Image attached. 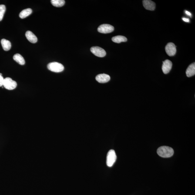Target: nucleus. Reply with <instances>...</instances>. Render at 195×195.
I'll return each instance as SVG.
<instances>
[{"label": "nucleus", "mask_w": 195, "mask_h": 195, "mask_svg": "<svg viewBox=\"0 0 195 195\" xmlns=\"http://www.w3.org/2000/svg\"><path fill=\"white\" fill-rule=\"evenodd\" d=\"M158 155L160 157L164 158H170L174 154V150L172 148L167 146H162L158 149Z\"/></svg>", "instance_id": "f257e3e1"}, {"label": "nucleus", "mask_w": 195, "mask_h": 195, "mask_svg": "<svg viewBox=\"0 0 195 195\" xmlns=\"http://www.w3.org/2000/svg\"><path fill=\"white\" fill-rule=\"evenodd\" d=\"M48 68L52 72L59 73L62 72L64 69L63 65L59 63L53 62L48 64Z\"/></svg>", "instance_id": "f03ea898"}, {"label": "nucleus", "mask_w": 195, "mask_h": 195, "mask_svg": "<svg viewBox=\"0 0 195 195\" xmlns=\"http://www.w3.org/2000/svg\"><path fill=\"white\" fill-rule=\"evenodd\" d=\"M117 156L113 150H111L107 153V156L106 164L109 167H111L116 162Z\"/></svg>", "instance_id": "7ed1b4c3"}, {"label": "nucleus", "mask_w": 195, "mask_h": 195, "mask_svg": "<svg viewBox=\"0 0 195 195\" xmlns=\"http://www.w3.org/2000/svg\"><path fill=\"white\" fill-rule=\"evenodd\" d=\"M17 85L16 82L11 78L7 77L4 79L3 86L5 89L8 90H12L16 88Z\"/></svg>", "instance_id": "20e7f679"}, {"label": "nucleus", "mask_w": 195, "mask_h": 195, "mask_svg": "<svg viewBox=\"0 0 195 195\" xmlns=\"http://www.w3.org/2000/svg\"><path fill=\"white\" fill-rule=\"evenodd\" d=\"M98 32L102 33H109L113 32L114 28L109 24H102L98 28Z\"/></svg>", "instance_id": "39448f33"}, {"label": "nucleus", "mask_w": 195, "mask_h": 195, "mask_svg": "<svg viewBox=\"0 0 195 195\" xmlns=\"http://www.w3.org/2000/svg\"><path fill=\"white\" fill-rule=\"evenodd\" d=\"M90 51L95 56L99 57H103L106 54V51L99 47H92L91 48Z\"/></svg>", "instance_id": "423d86ee"}, {"label": "nucleus", "mask_w": 195, "mask_h": 195, "mask_svg": "<svg viewBox=\"0 0 195 195\" xmlns=\"http://www.w3.org/2000/svg\"><path fill=\"white\" fill-rule=\"evenodd\" d=\"M165 50L166 54L169 56H173L175 55L176 52V46L173 43H168L165 48Z\"/></svg>", "instance_id": "0eeeda50"}, {"label": "nucleus", "mask_w": 195, "mask_h": 195, "mask_svg": "<svg viewBox=\"0 0 195 195\" xmlns=\"http://www.w3.org/2000/svg\"><path fill=\"white\" fill-rule=\"evenodd\" d=\"M173 66V63L170 60L166 59L163 62L162 69L164 73L166 74L170 72Z\"/></svg>", "instance_id": "6e6552de"}, {"label": "nucleus", "mask_w": 195, "mask_h": 195, "mask_svg": "<svg viewBox=\"0 0 195 195\" xmlns=\"http://www.w3.org/2000/svg\"><path fill=\"white\" fill-rule=\"evenodd\" d=\"M95 79L99 83H105L110 80V77L109 75L106 74H100L96 76Z\"/></svg>", "instance_id": "1a4fd4ad"}, {"label": "nucleus", "mask_w": 195, "mask_h": 195, "mask_svg": "<svg viewBox=\"0 0 195 195\" xmlns=\"http://www.w3.org/2000/svg\"><path fill=\"white\" fill-rule=\"evenodd\" d=\"M143 4L145 9L149 10L154 11L156 8V4L150 0H144Z\"/></svg>", "instance_id": "9d476101"}, {"label": "nucleus", "mask_w": 195, "mask_h": 195, "mask_svg": "<svg viewBox=\"0 0 195 195\" xmlns=\"http://www.w3.org/2000/svg\"><path fill=\"white\" fill-rule=\"evenodd\" d=\"M27 39L30 42L35 43L37 41V37L30 31H27L25 33Z\"/></svg>", "instance_id": "9b49d317"}, {"label": "nucleus", "mask_w": 195, "mask_h": 195, "mask_svg": "<svg viewBox=\"0 0 195 195\" xmlns=\"http://www.w3.org/2000/svg\"><path fill=\"white\" fill-rule=\"evenodd\" d=\"M188 77H191L195 74V63H192L188 67L186 72Z\"/></svg>", "instance_id": "f8f14e48"}, {"label": "nucleus", "mask_w": 195, "mask_h": 195, "mask_svg": "<svg viewBox=\"0 0 195 195\" xmlns=\"http://www.w3.org/2000/svg\"><path fill=\"white\" fill-rule=\"evenodd\" d=\"M1 43L3 49L5 51H8L11 49V45L10 42L7 40L3 39L1 40Z\"/></svg>", "instance_id": "ddd939ff"}, {"label": "nucleus", "mask_w": 195, "mask_h": 195, "mask_svg": "<svg viewBox=\"0 0 195 195\" xmlns=\"http://www.w3.org/2000/svg\"><path fill=\"white\" fill-rule=\"evenodd\" d=\"M13 59L19 65H24L25 64V60L23 57L19 54H16L13 56Z\"/></svg>", "instance_id": "4468645a"}, {"label": "nucleus", "mask_w": 195, "mask_h": 195, "mask_svg": "<svg viewBox=\"0 0 195 195\" xmlns=\"http://www.w3.org/2000/svg\"><path fill=\"white\" fill-rule=\"evenodd\" d=\"M112 40L116 43H120L122 42H126L127 41V39L126 37L122 35H117L113 37L112 38Z\"/></svg>", "instance_id": "2eb2a0df"}, {"label": "nucleus", "mask_w": 195, "mask_h": 195, "mask_svg": "<svg viewBox=\"0 0 195 195\" xmlns=\"http://www.w3.org/2000/svg\"><path fill=\"white\" fill-rule=\"evenodd\" d=\"M32 12V10L31 8H27L24 10L20 13L19 17L21 18H24L30 15Z\"/></svg>", "instance_id": "dca6fc26"}, {"label": "nucleus", "mask_w": 195, "mask_h": 195, "mask_svg": "<svg viewBox=\"0 0 195 195\" xmlns=\"http://www.w3.org/2000/svg\"><path fill=\"white\" fill-rule=\"evenodd\" d=\"M51 2L53 6L57 7H60L65 5V1L64 0H52Z\"/></svg>", "instance_id": "f3484780"}, {"label": "nucleus", "mask_w": 195, "mask_h": 195, "mask_svg": "<svg viewBox=\"0 0 195 195\" xmlns=\"http://www.w3.org/2000/svg\"><path fill=\"white\" fill-rule=\"evenodd\" d=\"M6 8L5 5H0V21L2 20L5 14Z\"/></svg>", "instance_id": "a211bd4d"}, {"label": "nucleus", "mask_w": 195, "mask_h": 195, "mask_svg": "<svg viewBox=\"0 0 195 195\" xmlns=\"http://www.w3.org/2000/svg\"><path fill=\"white\" fill-rule=\"evenodd\" d=\"M4 79L2 76L0 75V87L3 86Z\"/></svg>", "instance_id": "6ab92c4d"}, {"label": "nucleus", "mask_w": 195, "mask_h": 195, "mask_svg": "<svg viewBox=\"0 0 195 195\" xmlns=\"http://www.w3.org/2000/svg\"><path fill=\"white\" fill-rule=\"evenodd\" d=\"M182 19H183V21H184L185 22H189V20L188 19V18H182Z\"/></svg>", "instance_id": "aec40b11"}, {"label": "nucleus", "mask_w": 195, "mask_h": 195, "mask_svg": "<svg viewBox=\"0 0 195 195\" xmlns=\"http://www.w3.org/2000/svg\"><path fill=\"white\" fill-rule=\"evenodd\" d=\"M185 14H186V15H188L189 16H192L190 12H189V11H185Z\"/></svg>", "instance_id": "412c9836"}, {"label": "nucleus", "mask_w": 195, "mask_h": 195, "mask_svg": "<svg viewBox=\"0 0 195 195\" xmlns=\"http://www.w3.org/2000/svg\"><path fill=\"white\" fill-rule=\"evenodd\" d=\"M0 75H1V76H2V74L0 73Z\"/></svg>", "instance_id": "4be33fe9"}]
</instances>
